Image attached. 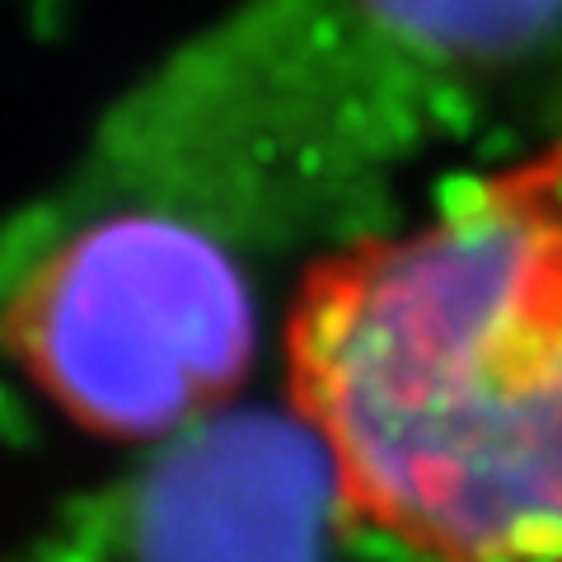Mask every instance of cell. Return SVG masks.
I'll use <instances>...</instances> for the list:
<instances>
[{"label":"cell","instance_id":"3","mask_svg":"<svg viewBox=\"0 0 562 562\" xmlns=\"http://www.w3.org/2000/svg\"><path fill=\"white\" fill-rule=\"evenodd\" d=\"M0 347L90 436L165 441L249 380L258 314L216 235L127 206L66 231L14 277Z\"/></svg>","mask_w":562,"mask_h":562},{"label":"cell","instance_id":"2","mask_svg":"<svg viewBox=\"0 0 562 562\" xmlns=\"http://www.w3.org/2000/svg\"><path fill=\"white\" fill-rule=\"evenodd\" d=\"M562 52V0H244L198 33L117 136L155 155H380Z\"/></svg>","mask_w":562,"mask_h":562},{"label":"cell","instance_id":"4","mask_svg":"<svg viewBox=\"0 0 562 562\" xmlns=\"http://www.w3.org/2000/svg\"><path fill=\"white\" fill-rule=\"evenodd\" d=\"M328 502L342 492L301 417L211 422L146 473L136 549L146 562H319Z\"/></svg>","mask_w":562,"mask_h":562},{"label":"cell","instance_id":"1","mask_svg":"<svg viewBox=\"0 0 562 562\" xmlns=\"http://www.w3.org/2000/svg\"><path fill=\"white\" fill-rule=\"evenodd\" d=\"M286 380L351 520L427 562H562V146L314 262Z\"/></svg>","mask_w":562,"mask_h":562}]
</instances>
